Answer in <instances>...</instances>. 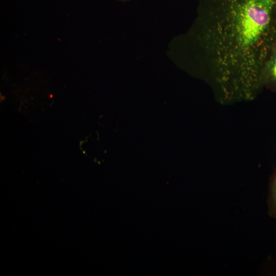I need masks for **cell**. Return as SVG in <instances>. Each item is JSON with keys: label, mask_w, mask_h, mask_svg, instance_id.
Instances as JSON below:
<instances>
[{"label": "cell", "mask_w": 276, "mask_h": 276, "mask_svg": "<svg viewBox=\"0 0 276 276\" xmlns=\"http://www.w3.org/2000/svg\"><path fill=\"white\" fill-rule=\"evenodd\" d=\"M121 1H127V0H121Z\"/></svg>", "instance_id": "obj_4"}, {"label": "cell", "mask_w": 276, "mask_h": 276, "mask_svg": "<svg viewBox=\"0 0 276 276\" xmlns=\"http://www.w3.org/2000/svg\"><path fill=\"white\" fill-rule=\"evenodd\" d=\"M268 205L269 215L276 218V171L271 176L270 180Z\"/></svg>", "instance_id": "obj_3"}, {"label": "cell", "mask_w": 276, "mask_h": 276, "mask_svg": "<svg viewBox=\"0 0 276 276\" xmlns=\"http://www.w3.org/2000/svg\"><path fill=\"white\" fill-rule=\"evenodd\" d=\"M261 80L263 88L276 93V41L264 64Z\"/></svg>", "instance_id": "obj_2"}, {"label": "cell", "mask_w": 276, "mask_h": 276, "mask_svg": "<svg viewBox=\"0 0 276 276\" xmlns=\"http://www.w3.org/2000/svg\"><path fill=\"white\" fill-rule=\"evenodd\" d=\"M197 12L195 60L216 100H253L276 41V0H200Z\"/></svg>", "instance_id": "obj_1"}]
</instances>
